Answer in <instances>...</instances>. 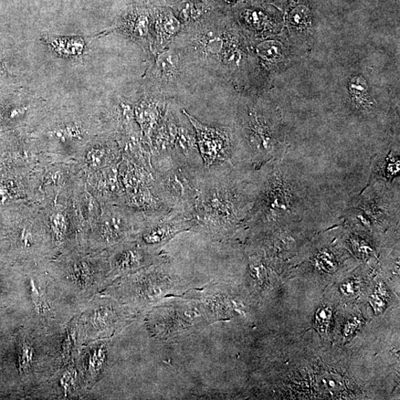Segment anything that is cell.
Returning <instances> with one entry per match:
<instances>
[{
	"mask_svg": "<svg viewBox=\"0 0 400 400\" xmlns=\"http://www.w3.org/2000/svg\"><path fill=\"white\" fill-rule=\"evenodd\" d=\"M257 180H249L231 164L206 168L192 213L194 227L214 239H223L244 226L254 204Z\"/></svg>",
	"mask_w": 400,
	"mask_h": 400,
	"instance_id": "6da1fadb",
	"label": "cell"
},
{
	"mask_svg": "<svg viewBox=\"0 0 400 400\" xmlns=\"http://www.w3.org/2000/svg\"><path fill=\"white\" fill-rule=\"evenodd\" d=\"M284 158L260 168L254 204L244 226L266 233L307 219L314 204L313 195L309 184L284 163Z\"/></svg>",
	"mask_w": 400,
	"mask_h": 400,
	"instance_id": "7a4b0ae2",
	"label": "cell"
},
{
	"mask_svg": "<svg viewBox=\"0 0 400 400\" xmlns=\"http://www.w3.org/2000/svg\"><path fill=\"white\" fill-rule=\"evenodd\" d=\"M185 66L194 73L212 80H230L239 67V42L225 27L196 22L183 26L172 43Z\"/></svg>",
	"mask_w": 400,
	"mask_h": 400,
	"instance_id": "3957f363",
	"label": "cell"
},
{
	"mask_svg": "<svg viewBox=\"0 0 400 400\" xmlns=\"http://www.w3.org/2000/svg\"><path fill=\"white\" fill-rule=\"evenodd\" d=\"M154 192L170 210L191 217L206 167L180 154L152 156Z\"/></svg>",
	"mask_w": 400,
	"mask_h": 400,
	"instance_id": "277c9868",
	"label": "cell"
},
{
	"mask_svg": "<svg viewBox=\"0 0 400 400\" xmlns=\"http://www.w3.org/2000/svg\"><path fill=\"white\" fill-rule=\"evenodd\" d=\"M266 113L256 108H248L239 119L240 152L243 160L255 171L265 165L284 158L285 148L275 124Z\"/></svg>",
	"mask_w": 400,
	"mask_h": 400,
	"instance_id": "5b68a950",
	"label": "cell"
},
{
	"mask_svg": "<svg viewBox=\"0 0 400 400\" xmlns=\"http://www.w3.org/2000/svg\"><path fill=\"white\" fill-rule=\"evenodd\" d=\"M344 219L367 230L385 229L399 221V185L370 182L346 209Z\"/></svg>",
	"mask_w": 400,
	"mask_h": 400,
	"instance_id": "8992f818",
	"label": "cell"
},
{
	"mask_svg": "<svg viewBox=\"0 0 400 400\" xmlns=\"http://www.w3.org/2000/svg\"><path fill=\"white\" fill-rule=\"evenodd\" d=\"M154 57L146 73L149 93L167 99L192 86V73L172 44Z\"/></svg>",
	"mask_w": 400,
	"mask_h": 400,
	"instance_id": "52a82bcc",
	"label": "cell"
},
{
	"mask_svg": "<svg viewBox=\"0 0 400 400\" xmlns=\"http://www.w3.org/2000/svg\"><path fill=\"white\" fill-rule=\"evenodd\" d=\"M127 294L131 304L142 309L153 307L176 288V280L173 277L164 259L141 269L130 278Z\"/></svg>",
	"mask_w": 400,
	"mask_h": 400,
	"instance_id": "ba28073f",
	"label": "cell"
},
{
	"mask_svg": "<svg viewBox=\"0 0 400 400\" xmlns=\"http://www.w3.org/2000/svg\"><path fill=\"white\" fill-rule=\"evenodd\" d=\"M192 123L196 134L200 156L206 168L214 165H234L236 143L233 133L227 128H213L200 122L183 110Z\"/></svg>",
	"mask_w": 400,
	"mask_h": 400,
	"instance_id": "9c48e42d",
	"label": "cell"
},
{
	"mask_svg": "<svg viewBox=\"0 0 400 400\" xmlns=\"http://www.w3.org/2000/svg\"><path fill=\"white\" fill-rule=\"evenodd\" d=\"M194 227L192 217L168 210L167 212L147 217L145 224L136 234V243L152 252L159 250L184 231Z\"/></svg>",
	"mask_w": 400,
	"mask_h": 400,
	"instance_id": "30bf717a",
	"label": "cell"
},
{
	"mask_svg": "<svg viewBox=\"0 0 400 400\" xmlns=\"http://www.w3.org/2000/svg\"><path fill=\"white\" fill-rule=\"evenodd\" d=\"M161 309L160 311L158 310L154 312L157 315L155 317L154 329H162V334L174 335L181 333L198 325L200 318H208L201 303Z\"/></svg>",
	"mask_w": 400,
	"mask_h": 400,
	"instance_id": "8fae6325",
	"label": "cell"
},
{
	"mask_svg": "<svg viewBox=\"0 0 400 400\" xmlns=\"http://www.w3.org/2000/svg\"><path fill=\"white\" fill-rule=\"evenodd\" d=\"M162 258L140 244H125L113 253L111 268L114 276H122L149 267Z\"/></svg>",
	"mask_w": 400,
	"mask_h": 400,
	"instance_id": "7c38bea8",
	"label": "cell"
},
{
	"mask_svg": "<svg viewBox=\"0 0 400 400\" xmlns=\"http://www.w3.org/2000/svg\"><path fill=\"white\" fill-rule=\"evenodd\" d=\"M167 103V99L164 97L148 93L135 105L136 120L150 146L152 136L164 118Z\"/></svg>",
	"mask_w": 400,
	"mask_h": 400,
	"instance_id": "4fadbf2b",
	"label": "cell"
},
{
	"mask_svg": "<svg viewBox=\"0 0 400 400\" xmlns=\"http://www.w3.org/2000/svg\"><path fill=\"white\" fill-rule=\"evenodd\" d=\"M120 34L138 44L147 53L152 55L153 45V17L145 12H136L122 18L115 27Z\"/></svg>",
	"mask_w": 400,
	"mask_h": 400,
	"instance_id": "5bb4252c",
	"label": "cell"
},
{
	"mask_svg": "<svg viewBox=\"0 0 400 400\" xmlns=\"http://www.w3.org/2000/svg\"><path fill=\"white\" fill-rule=\"evenodd\" d=\"M183 28V24L171 10L156 12L153 19V57L170 46Z\"/></svg>",
	"mask_w": 400,
	"mask_h": 400,
	"instance_id": "9a60e30c",
	"label": "cell"
},
{
	"mask_svg": "<svg viewBox=\"0 0 400 400\" xmlns=\"http://www.w3.org/2000/svg\"><path fill=\"white\" fill-rule=\"evenodd\" d=\"M399 150L389 151L385 155L377 157L372 165L370 182L380 183L386 185H399Z\"/></svg>",
	"mask_w": 400,
	"mask_h": 400,
	"instance_id": "2e32d148",
	"label": "cell"
},
{
	"mask_svg": "<svg viewBox=\"0 0 400 400\" xmlns=\"http://www.w3.org/2000/svg\"><path fill=\"white\" fill-rule=\"evenodd\" d=\"M44 43L58 57L62 58H77L86 49L85 39L80 36H55L45 35L42 37Z\"/></svg>",
	"mask_w": 400,
	"mask_h": 400,
	"instance_id": "e0dca14e",
	"label": "cell"
},
{
	"mask_svg": "<svg viewBox=\"0 0 400 400\" xmlns=\"http://www.w3.org/2000/svg\"><path fill=\"white\" fill-rule=\"evenodd\" d=\"M108 352L107 346L102 345L94 349L89 356L87 371L91 376H97L104 370L107 362Z\"/></svg>",
	"mask_w": 400,
	"mask_h": 400,
	"instance_id": "ac0fdd59",
	"label": "cell"
},
{
	"mask_svg": "<svg viewBox=\"0 0 400 400\" xmlns=\"http://www.w3.org/2000/svg\"><path fill=\"white\" fill-rule=\"evenodd\" d=\"M35 359V349L28 342L20 344L18 352V367L22 374L26 373L33 367Z\"/></svg>",
	"mask_w": 400,
	"mask_h": 400,
	"instance_id": "d6986e66",
	"label": "cell"
},
{
	"mask_svg": "<svg viewBox=\"0 0 400 400\" xmlns=\"http://www.w3.org/2000/svg\"><path fill=\"white\" fill-rule=\"evenodd\" d=\"M281 46L276 41H265L257 47L259 57L267 62L278 61L281 55Z\"/></svg>",
	"mask_w": 400,
	"mask_h": 400,
	"instance_id": "ffe728a7",
	"label": "cell"
},
{
	"mask_svg": "<svg viewBox=\"0 0 400 400\" xmlns=\"http://www.w3.org/2000/svg\"><path fill=\"white\" fill-rule=\"evenodd\" d=\"M88 161L94 167H100L114 161L115 153L113 150L104 149L103 147L93 148L87 156Z\"/></svg>",
	"mask_w": 400,
	"mask_h": 400,
	"instance_id": "44dd1931",
	"label": "cell"
},
{
	"mask_svg": "<svg viewBox=\"0 0 400 400\" xmlns=\"http://www.w3.org/2000/svg\"><path fill=\"white\" fill-rule=\"evenodd\" d=\"M55 138L62 142L68 140H80L82 138V131L80 126L76 124H69L59 127L51 132Z\"/></svg>",
	"mask_w": 400,
	"mask_h": 400,
	"instance_id": "7402d4cb",
	"label": "cell"
},
{
	"mask_svg": "<svg viewBox=\"0 0 400 400\" xmlns=\"http://www.w3.org/2000/svg\"><path fill=\"white\" fill-rule=\"evenodd\" d=\"M246 25L253 30H260L265 24L264 14L256 10H246L242 15Z\"/></svg>",
	"mask_w": 400,
	"mask_h": 400,
	"instance_id": "603a6c76",
	"label": "cell"
},
{
	"mask_svg": "<svg viewBox=\"0 0 400 400\" xmlns=\"http://www.w3.org/2000/svg\"><path fill=\"white\" fill-rule=\"evenodd\" d=\"M51 228L56 239L62 240L68 228L66 217L61 214L53 215L51 218Z\"/></svg>",
	"mask_w": 400,
	"mask_h": 400,
	"instance_id": "cb8c5ba5",
	"label": "cell"
},
{
	"mask_svg": "<svg viewBox=\"0 0 400 400\" xmlns=\"http://www.w3.org/2000/svg\"><path fill=\"white\" fill-rule=\"evenodd\" d=\"M310 17V12L307 7L300 6L292 10L290 14L291 23L296 25H304L308 23Z\"/></svg>",
	"mask_w": 400,
	"mask_h": 400,
	"instance_id": "d4e9b609",
	"label": "cell"
},
{
	"mask_svg": "<svg viewBox=\"0 0 400 400\" xmlns=\"http://www.w3.org/2000/svg\"><path fill=\"white\" fill-rule=\"evenodd\" d=\"M78 373L75 370H69L63 373L60 379V385L66 394L75 387L77 381Z\"/></svg>",
	"mask_w": 400,
	"mask_h": 400,
	"instance_id": "484cf974",
	"label": "cell"
},
{
	"mask_svg": "<svg viewBox=\"0 0 400 400\" xmlns=\"http://www.w3.org/2000/svg\"><path fill=\"white\" fill-rule=\"evenodd\" d=\"M18 240L24 248L33 247L35 242L33 230L28 228H23L18 233Z\"/></svg>",
	"mask_w": 400,
	"mask_h": 400,
	"instance_id": "4316f807",
	"label": "cell"
},
{
	"mask_svg": "<svg viewBox=\"0 0 400 400\" xmlns=\"http://www.w3.org/2000/svg\"><path fill=\"white\" fill-rule=\"evenodd\" d=\"M352 243L355 251L360 253V255L370 256L373 253V249L370 244H367L363 239L357 238L356 235H352Z\"/></svg>",
	"mask_w": 400,
	"mask_h": 400,
	"instance_id": "83f0119b",
	"label": "cell"
},
{
	"mask_svg": "<svg viewBox=\"0 0 400 400\" xmlns=\"http://www.w3.org/2000/svg\"><path fill=\"white\" fill-rule=\"evenodd\" d=\"M75 340V331H69L64 340L62 341V356H69Z\"/></svg>",
	"mask_w": 400,
	"mask_h": 400,
	"instance_id": "f1b7e54d",
	"label": "cell"
},
{
	"mask_svg": "<svg viewBox=\"0 0 400 400\" xmlns=\"http://www.w3.org/2000/svg\"><path fill=\"white\" fill-rule=\"evenodd\" d=\"M26 111L27 108L26 107H15L8 109L6 114L8 119L15 120L23 117Z\"/></svg>",
	"mask_w": 400,
	"mask_h": 400,
	"instance_id": "f546056e",
	"label": "cell"
},
{
	"mask_svg": "<svg viewBox=\"0 0 400 400\" xmlns=\"http://www.w3.org/2000/svg\"><path fill=\"white\" fill-rule=\"evenodd\" d=\"M330 312L327 309L320 310L317 314V322L320 325H327L330 320Z\"/></svg>",
	"mask_w": 400,
	"mask_h": 400,
	"instance_id": "4dcf8cb0",
	"label": "cell"
},
{
	"mask_svg": "<svg viewBox=\"0 0 400 400\" xmlns=\"http://www.w3.org/2000/svg\"><path fill=\"white\" fill-rule=\"evenodd\" d=\"M10 194L8 188L3 184H0V203L3 204L8 201Z\"/></svg>",
	"mask_w": 400,
	"mask_h": 400,
	"instance_id": "1f68e13d",
	"label": "cell"
},
{
	"mask_svg": "<svg viewBox=\"0 0 400 400\" xmlns=\"http://www.w3.org/2000/svg\"><path fill=\"white\" fill-rule=\"evenodd\" d=\"M5 64L3 60L1 57H0V77L3 76L5 73Z\"/></svg>",
	"mask_w": 400,
	"mask_h": 400,
	"instance_id": "d6a6232c",
	"label": "cell"
},
{
	"mask_svg": "<svg viewBox=\"0 0 400 400\" xmlns=\"http://www.w3.org/2000/svg\"><path fill=\"white\" fill-rule=\"evenodd\" d=\"M140 2H145V1H148V0H139Z\"/></svg>",
	"mask_w": 400,
	"mask_h": 400,
	"instance_id": "836d02e7",
	"label": "cell"
}]
</instances>
